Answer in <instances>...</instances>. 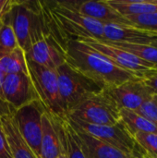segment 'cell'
Returning <instances> with one entry per match:
<instances>
[{
	"instance_id": "cell-1",
	"label": "cell",
	"mask_w": 157,
	"mask_h": 158,
	"mask_svg": "<svg viewBox=\"0 0 157 158\" xmlns=\"http://www.w3.org/2000/svg\"><path fill=\"white\" fill-rule=\"evenodd\" d=\"M65 50L66 62L104 90L139 78L131 72L117 67L104 56L78 40L68 41Z\"/></svg>"
},
{
	"instance_id": "cell-2",
	"label": "cell",
	"mask_w": 157,
	"mask_h": 158,
	"mask_svg": "<svg viewBox=\"0 0 157 158\" xmlns=\"http://www.w3.org/2000/svg\"><path fill=\"white\" fill-rule=\"evenodd\" d=\"M8 23L17 38L19 46L28 53L31 45L50 34L43 14L41 2L18 1L2 19Z\"/></svg>"
},
{
	"instance_id": "cell-3",
	"label": "cell",
	"mask_w": 157,
	"mask_h": 158,
	"mask_svg": "<svg viewBox=\"0 0 157 158\" xmlns=\"http://www.w3.org/2000/svg\"><path fill=\"white\" fill-rule=\"evenodd\" d=\"M56 75L61 105L66 116L87 99L104 91L100 85L67 62L56 69Z\"/></svg>"
},
{
	"instance_id": "cell-4",
	"label": "cell",
	"mask_w": 157,
	"mask_h": 158,
	"mask_svg": "<svg viewBox=\"0 0 157 158\" xmlns=\"http://www.w3.org/2000/svg\"><path fill=\"white\" fill-rule=\"evenodd\" d=\"M68 120L73 129L81 131L97 140H100L130 156L131 157L148 158L134 139V136L121 121L113 126H103L93 125L68 118Z\"/></svg>"
},
{
	"instance_id": "cell-5",
	"label": "cell",
	"mask_w": 157,
	"mask_h": 158,
	"mask_svg": "<svg viewBox=\"0 0 157 158\" xmlns=\"http://www.w3.org/2000/svg\"><path fill=\"white\" fill-rule=\"evenodd\" d=\"M67 117L93 125L113 126L120 122V109L104 90L72 109Z\"/></svg>"
},
{
	"instance_id": "cell-6",
	"label": "cell",
	"mask_w": 157,
	"mask_h": 158,
	"mask_svg": "<svg viewBox=\"0 0 157 158\" xmlns=\"http://www.w3.org/2000/svg\"><path fill=\"white\" fill-rule=\"evenodd\" d=\"M27 65L31 80L46 112L51 117H65L59 95L56 70L42 67L29 59H27Z\"/></svg>"
},
{
	"instance_id": "cell-7",
	"label": "cell",
	"mask_w": 157,
	"mask_h": 158,
	"mask_svg": "<svg viewBox=\"0 0 157 158\" xmlns=\"http://www.w3.org/2000/svg\"><path fill=\"white\" fill-rule=\"evenodd\" d=\"M45 111L40 101L32 102L14 111L17 128L36 158H41L42 117Z\"/></svg>"
},
{
	"instance_id": "cell-8",
	"label": "cell",
	"mask_w": 157,
	"mask_h": 158,
	"mask_svg": "<svg viewBox=\"0 0 157 158\" xmlns=\"http://www.w3.org/2000/svg\"><path fill=\"white\" fill-rule=\"evenodd\" d=\"M78 41L85 44L97 53L101 54L117 67L131 72L139 78L143 71L157 67L109 44L106 41L96 40L93 38H83L79 39Z\"/></svg>"
},
{
	"instance_id": "cell-9",
	"label": "cell",
	"mask_w": 157,
	"mask_h": 158,
	"mask_svg": "<svg viewBox=\"0 0 157 158\" xmlns=\"http://www.w3.org/2000/svg\"><path fill=\"white\" fill-rule=\"evenodd\" d=\"M2 93V100L15 110L32 102L40 101L29 74L19 73L6 75Z\"/></svg>"
},
{
	"instance_id": "cell-10",
	"label": "cell",
	"mask_w": 157,
	"mask_h": 158,
	"mask_svg": "<svg viewBox=\"0 0 157 158\" xmlns=\"http://www.w3.org/2000/svg\"><path fill=\"white\" fill-rule=\"evenodd\" d=\"M119 109L136 111L155 94L141 78L128 81L118 86L105 89Z\"/></svg>"
},
{
	"instance_id": "cell-11",
	"label": "cell",
	"mask_w": 157,
	"mask_h": 158,
	"mask_svg": "<svg viewBox=\"0 0 157 158\" xmlns=\"http://www.w3.org/2000/svg\"><path fill=\"white\" fill-rule=\"evenodd\" d=\"M66 46L59 43L52 34H48L35 42L26 58L47 69L56 70L66 63Z\"/></svg>"
},
{
	"instance_id": "cell-12",
	"label": "cell",
	"mask_w": 157,
	"mask_h": 158,
	"mask_svg": "<svg viewBox=\"0 0 157 158\" xmlns=\"http://www.w3.org/2000/svg\"><path fill=\"white\" fill-rule=\"evenodd\" d=\"M14 111L15 109L12 106L0 100V127L6 138L12 157L36 158L17 128Z\"/></svg>"
},
{
	"instance_id": "cell-13",
	"label": "cell",
	"mask_w": 157,
	"mask_h": 158,
	"mask_svg": "<svg viewBox=\"0 0 157 158\" xmlns=\"http://www.w3.org/2000/svg\"><path fill=\"white\" fill-rule=\"evenodd\" d=\"M66 6L75 9L79 13L93 19L104 25L105 24H122L131 25V23L119 13H118L107 3V0L104 1H62Z\"/></svg>"
},
{
	"instance_id": "cell-14",
	"label": "cell",
	"mask_w": 157,
	"mask_h": 158,
	"mask_svg": "<svg viewBox=\"0 0 157 158\" xmlns=\"http://www.w3.org/2000/svg\"><path fill=\"white\" fill-rule=\"evenodd\" d=\"M102 41L134 44H157V31L137 28L132 25L105 24Z\"/></svg>"
},
{
	"instance_id": "cell-15",
	"label": "cell",
	"mask_w": 157,
	"mask_h": 158,
	"mask_svg": "<svg viewBox=\"0 0 157 158\" xmlns=\"http://www.w3.org/2000/svg\"><path fill=\"white\" fill-rule=\"evenodd\" d=\"M73 130L75 131L77 141L85 156V158H133L119 151L118 149L81 131L75 129Z\"/></svg>"
},
{
	"instance_id": "cell-16",
	"label": "cell",
	"mask_w": 157,
	"mask_h": 158,
	"mask_svg": "<svg viewBox=\"0 0 157 158\" xmlns=\"http://www.w3.org/2000/svg\"><path fill=\"white\" fill-rule=\"evenodd\" d=\"M62 143L56 121L46 111L42 117L41 158H56L61 153Z\"/></svg>"
},
{
	"instance_id": "cell-17",
	"label": "cell",
	"mask_w": 157,
	"mask_h": 158,
	"mask_svg": "<svg viewBox=\"0 0 157 158\" xmlns=\"http://www.w3.org/2000/svg\"><path fill=\"white\" fill-rule=\"evenodd\" d=\"M58 131L67 158H85V156L77 141L75 131L69 124L67 116L62 118L53 117Z\"/></svg>"
},
{
	"instance_id": "cell-18",
	"label": "cell",
	"mask_w": 157,
	"mask_h": 158,
	"mask_svg": "<svg viewBox=\"0 0 157 158\" xmlns=\"http://www.w3.org/2000/svg\"><path fill=\"white\" fill-rule=\"evenodd\" d=\"M107 3L118 13L125 18L157 10V6L152 2V0H107Z\"/></svg>"
},
{
	"instance_id": "cell-19",
	"label": "cell",
	"mask_w": 157,
	"mask_h": 158,
	"mask_svg": "<svg viewBox=\"0 0 157 158\" xmlns=\"http://www.w3.org/2000/svg\"><path fill=\"white\" fill-rule=\"evenodd\" d=\"M120 121L132 135L136 132L157 134L156 126L133 110L120 109Z\"/></svg>"
},
{
	"instance_id": "cell-20",
	"label": "cell",
	"mask_w": 157,
	"mask_h": 158,
	"mask_svg": "<svg viewBox=\"0 0 157 158\" xmlns=\"http://www.w3.org/2000/svg\"><path fill=\"white\" fill-rule=\"evenodd\" d=\"M0 69L5 75L24 73L29 74L25 52L19 46L7 56L0 59Z\"/></svg>"
},
{
	"instance_id": "cell-21",
	"label": "cell",
	"mask_w": 157,
	"mask_h": 158,
	"mask_svg": "<svg viewBox=\"0 0 157 158\" xmlns=\"http://www.w3.org/2000/svg\"><path fill=\"white\" fill-rule=\"evenodd\" d=\"M108 43L146 62L157 66V44H134L112 42Z\"/></svg>"
},
{
	"instance_id": "cell-22",
	"label": "cell",
	"mask_w": 157,
	"mask_h": 158,
	"mask_svg": "<svg viewBox=\"0 0 157 158\" xmlns=\"http://www.w3.org/2000/svg\"><path fill=\"white\" fill-rule=\"evenodd\" d=\"M19 47L16 35L11 26L4 20H0V59L7 56Z\"/></svg>"
},
{
	"instance_id": "cell-23",
	"label": "cell",
	"mask_w": 157,
	"mask_h": 158,
	"mask_svg": "<svg viewBox=\"0 0 157 158\" xmlns=\"http://www.w3.org/2000/svg\"><path fill=\"white\" fill-rule=\"evenodd\" d=\"M133 136L148 158H157V134L136 132Z\"/></svg>"
},
{
	"instance_id": "cell-24",
	"label": "cell",
	"mask_w": 157,
	"mask_h": 158,
	"mask_svg": "<svg viewBox=\"0 0 157 158\" xmlns=\"http://www.w3.org/2000/svg\"><path fill=\"white\" fill-rule=\"evenodd\" d=\"M126 19L134 27L157 31V10L137 16L127 17Z\"/></svg>"
},
{
	"instance_id": "cell-25",
	"label": "cell",
	"mask_w": 157,
	"mask_h": 158,
	"mask_svg": "<svg viewBox=\"0 0 157 158\" xmlns=\"http://www.w3.org/2000/svg\"><path fill=\"white\" fill-rule=\"evenodd\" d=\"M135 112L157 127V94L145 101Z\"/></svg>"
},
{
	"instance_id": "cell-26",
	"label": "cell",
	"mask_w": 157,
	"mask_h": 158,
	"mask_svg": "<svg viewBox=\"0 0 157 158\" xmlns=\"http://www.w3.org/2000/svg\"><path fill=\"white\" fill-rule=\"evenodd\" d=\"M140 78L149 88H151L155 94H157V67L143 71Z\"/></svg>"
},
{
	"instance_id": "cell-27",
	"label": "cell",
	"mask_w": 157,
	"mask_h": 158,
	"mask_svg": "<svg viewBox=\"0 0 157 158\" xmlns=\"http://www.w3.org/2000/svg\"><path fill=\"white\" fill-rule=\"evenodd\" d=\"M0 158H13L3 130L0 127Z\"/></svg>"
},
{
	"instance_id": "cell-28",
	"label": "cell",
	"mask_w": 157,
	"mask_h": 158,
	"mask_svg": "<svg viewBox=\"0 0 157 158\" xmlns=\"http://www.w3.org/2000/svg\"><path fill=\"white\" fill-rule=\"evenodd\" d=\"M17 0H0V19H2L13 7Z\"/></svg>"
},
{
	"instance_id": "cell-29",
	"label": "cell",
	"mask_w": 157,
	"mask_h": 158,
	"mask_svg": "<svg viewBox=\"0 0 157 158\" xmlns=\"http://www.w3.org/2000/svg\"><path fill=\"white\" fill-rule=\"evenodd\" d=\"M5 74L2 71V69H0V100L3 99V93H2V88H3V82H4V79H5Z\"/></svg>"
},
{
	"instance_id": "cell-30",
	"label": "cell",
	"mask_w": 157,
	"mask_h": 158,
	"mask_svg": "<svg viewBox=\"0 0 157 158\" xmlns=\"http://www.w3.org/2000/svg\"><path fill=\"white\" fill-rule=\"evenodd\" d=\"M61 141V140H60ZM56 158H67L66 156V154H65V151H64V148H63V144H62V150H61V153H60V155L57 156Z\"/></svg>"
},
{
	"instance_id": "cell-31",
	"label": "cell",
	"mask_w": 157,
	"mask_h": 158,
	"mask_svg": "<svg viewBox=\"0 0 157 158\" xmlns=\"http://www.w3.org/2000/svg\"><path fill=\"white\" fill-rule=\"evenodd\" d=\"M152 2H153V3H154L155 5H156V6H157V0H152Z\"/></svg>"
},
{
	"instance_id": "cell-32",
	"label": "cell",
	"mask_w": 157,
	"mask_h": 158,
	"mask_svg": "<svg viewBox=\"0 0 157 158\" xmlns=\"http://www.w3.org/2000/svg\"><path fill=\"white\" fill-rule=\"evenodd\" d=\"M0 20H1V19H0Z\"/></svg>"
}]
</instances>
